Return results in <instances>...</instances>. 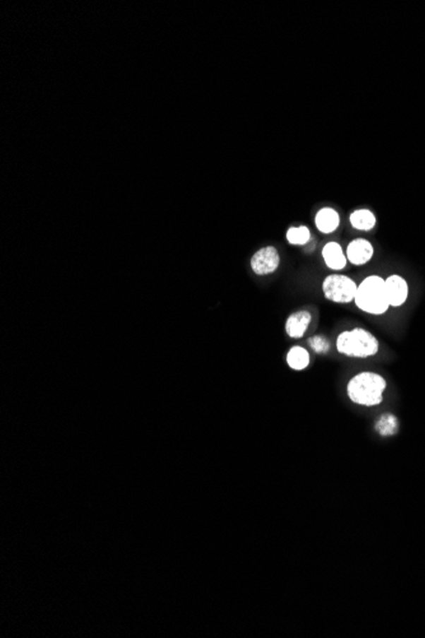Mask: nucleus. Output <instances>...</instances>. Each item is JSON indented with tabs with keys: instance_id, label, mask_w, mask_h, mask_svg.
<instances>
[{
	"instance_id": "7",
	"label": "nucleus",
	"mask_w": 425,
	"mask_h": 638,
	"mask_svg": "<svg viewBox=\"0 0 425 638\" xmlns=\"http://www.w3.org/2000/svg\"><path fill=\"white\" fill-rule=\"evenodd\" d=\"M373 246L364 239L354 240L347 247V259L354 265L367 264L373 256Z\"/></svg>"
},
{
	"instance_id": "10",
	"label": "nucleus",
	"mask_w": 425,
	"mask_h": 638,
	"mask_svg": "<svg viewBox=\"0 0 425 638\" xmlns=\"http://www.w3.org/2000/svg\"><path fill=\"white\" fill-rule=\"evenodd\" d=\"M315 223L323 233L334 232L340 223L339 213L333 208H323L316 214Z\"/></svg>"
},
{
	"instance_id": "15",
	"label": "nucleus",
	"mask_w": 425,
	"mask_h": 638,
	"mask_svg": "<svg viewBox=\"0 0 425 638\" xmlns=\"http://www.w3.org/2000/svg\"><path fill=\"white\" fill-rule=\"evenodd\" d=\"M396 427V419L393 418V417H390V415H387V417H383L382 420H381L380 423H378V430H380L381 433L382 435H391L393 431L388 428V427Z\"/></svg>"
},
{
	"instance_id": "1",
	"label": "nucleus",
	"mask_w": 425,
	"mask_h": 638,
	"mask_svg": "<svg viewBox=\"0 0 425 638\" xmlns=\"http://www.w3.org/2000/svg\"><path fill=\"white\" fill-rule=\"evenodd\" d=\"M386 386V380L381 374L361 372L349 381V398L359 406H378L382 403Z\"/></svg>"
},
{
	"instance_id": "8",
	"label": "nucleus",
	"mask_w": 425,
	"mask_h": 638,
	"mask_svg": "<svg viewBox=\"0 0 425 638\" xmlns=\"http://www.w3.org/2000/svg\"><path fill=\"white\" fill-rule=\"evenodd\" d=\"M312 315L309 311H298L288 317L285 324V331L290 338H302L309 329Z\"/></svg>"
},
{
	"instance_id": "11",
	"label": "nucleus",
	"mask_w": 425,
	"mask_h": 638,
	"mask_svg": "<svg viewBox=\"0 0 425 638\" xmlns=\"http://www.w3.org/2000/svg\"><path fill=\"white\" fill-rule=\"evenodd\" d=\"M376 215L368 209H359L352 213L350 223L359 231H371L376 226Z\"/></svg>"
},
{
	"instance_id": "12",
	"label": "nucleus",
	"mask_w": 425,
	"mask_h": 638,
	"mask_svg": "<svg viewBox=\"0 0 425 638\" xmlns=\"http://www.w3.org/2000/svg\"><path fill=\"white\" fill-rule=\"evenodd\" d=\"M287 362L290 368L296 371H302L309 365V352L302 347H293L287 355Z\"/></svg>"
},
{
	"instance_id": "13",
	"label": "nucleus",
	"mask_w": 425,
	"mask_h": 638,
	"mask_svg": "<svg viewBox=\"0 0 425 638\" xmlns=\"http://www.w3.org/2000/svg\"><path fill=\"white\" fill-rule=\"evenodd\" d=\"M311 239L309 228L304 226L290 227L287 232V240L292 245H304Z\"/></svg>"
},
{
	"instance_id": "6",
	"label": "nucleus",
	"mask_w": 425,
	"mask_h": 638,
	"mask_svg": "<svg viewBox=\"0 0 425 638\" xmlns=\"http://www.w3.org/2000/svg\"><path fill=\"white\" fill-rule=\"evenodd\" d=\"M385 290L387 301L393 307H400L406 302L409 296V285L401 276H390L385 279Z\"/></svg>"
},
{
	"instance_id": "3",
	"label": "nucleus",
	"mask_w": 425,
	"mask_h": 638,
	"mask_svg": "<svg viewBox=\"0 0 425 638\" xmlns=\"http://www.w3.org/2000/svg\"><path fill=\"white\" fill-rule=\"evenodd\" d=\"M336 348L342 355L355 357V358H367L377 355L380 344L377 338L367 330L361 328L342 331L337 336Z\"/></svg>"
},
{
	"instance_id": "2",
	"label": "nucleus",
	"mask_w": 425,
	"mask_h": 638,
	"mask_svg": "<svg viewBox=\"0 0 425 638\" xmlns=\"http://www.w3.org/2000/svg\"><path fill=\"white\" fill-rule=\"evenodd\" d=\"M355 305L371 315H382L390 309L385 290V279L371 276L366 278L357 290Z\"/></svg>"
},
{
	"instance_id": "9",
	"label": "nucleus",
	"mask_w": 425,
	"mask_h": 638,
	"mask_svg": "<svg viewBox=\"0 0 425 638\" xmlns=\"http://www.w3.org/2000/svg\"><path fill=\"white\" fill-rule=\"evenodd\" d=\"M323 258L325 260V264L329 266L333 271H342L347 265V255H344L342 246L337 242H329L326 244L323 250Z\"/></svg>"
},
{
	"instance_id": "4",
	"label": "nucleus",
	"mask_w": 425,
	"mask_h": 638,
	"mask_svg": "<svg viewBox=\"0 0 425 638\" xmlns=\"http://www.w3.org/2000/svg\"><path fill=\"white\" fill-rule=\"evenodd\" d=\"M358 285L353 279L345 276L333 274L323 280V292L325 297L335 303H350L355 300Z\"/></svg>"
},
{
	"instance_id": "14",
	"label": "nucleus",
	"mask_w": 425,
	"mask_h": 638,
	"mask_svg": "<svg viewBox=\"0 0 425 638\" xmlns=\"http://www.w3.org/2000/svg\"><path fill=\"white\" fill-rule=\"evenodd\" d=\"M309 345L315 350L316 353H326L330 348L329 342L326 338L323 336H313L309 341Z\"/></svg>"
},
{
	"instance_id": "5",
	"label": "nucleus",
	"mask_w": 425,
	"mask_h": 638,
	"mask_svg": "<svg viewBox=\"0 0 425 638\" xmlns=\"http://www.w3.org/2000/svg\"><path fill=\"white\" fill-rule=\"evenodd\" d=\"M280 263V258L277 249L274 247H264L258 250L251 259V266L253 271L258 276H266L275 271Z\"/></svg>"
}]
</instances>
